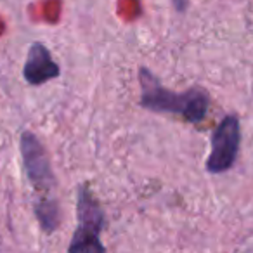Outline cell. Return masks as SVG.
I'll list each match as a JSON object with an SVG mask.
<instances>
[{"label":"cell","mask_w":253,"mask_h":253,"mask_svg":"<svg viewBox=\"0 0 253 253\" xmlns=\"http://www.w3.org/2000/svg\"><path fill=\"white\" fill-rule=\"evenodd\" d=\"M35 213H37V218H39L40 225H42V229L47 234L56 231L57 224H59V208H57L56 200L42 198V200L35 205Z\"/></svg>","instance_id":"8992f818"},{"label":"cell","mask_w":253,"mask_h":253,"mask_svg":"<svg viewBox=\"0 0 253 253\" xmlns=\"http://www.w3.org/2000/svg\"><path fill=\"white\" fill-rule=\"evenodd\" d=\"M19 148H21L23 163H25L30 182L40 191L52 189L56 184V177L52 173L49 155H47L42 142L39 141V137L33 132H23Z\"/></svg>","instance_id":"277c9868"},{"label":"cell","mask_w":253,"mask_h":253,"mask_svg":"<svg viewBox=\"0 0 253 253\" xmlns=\"http://www.w3.org/2000/svg\"><path fill=\"white\" fill-rule=\"evenodd\" d=\"M241 128L239 120L234 115H227L211 135V151L207 160V170L210 173L227 172L238 158Z\"/></svg>","instance_id":"3957f363"},{"label":"cell","mask_w":253,"mask_h":253,"mask_svg":"<svg viewBox=\"0 0 253 253\" xmlns=\"http://www.w3.org/2000/svg\"><path fill=\"white\" fill-rule=\"evenodd\" d=\"M61 73L57 63L52 59L49 49L43 43L35 42L30 45L26 63L23 66V77L30 85H42L57 78Z\"/></svg>","instance_id":"5b68a950"},{"label":"cell","mask_w":253,"mask_h":253,"mask_svg":"<svg viewBox=\"0 0 253 253\" xmlns=\"http://www.w3.org/2000/svg\"><path fill=\"white\" fill-rule=\"evenodd\" d=\"M141 84V108L153 113H175L191 123H200L208 111V94L201 88H189L186 92H172L148 70H139Z\"/></svg>","instance_id":"6da1fadb"},{"label":"cell","mask_w":253,"mask_h":253,"mask_svg":"<svg viewBox=\"0 0 253 253\" xmlns=\"http://www.w3.org/2000/svg\"><path fill=\"white\" fill-rule=\"evenodd\" d=\"M78 227L68 246L70 252H104L101 245V231L104 225V213L87 187H78L77 201Z\"/></svg>","instance_id":"7a4b0ae2"}]
</instances>
